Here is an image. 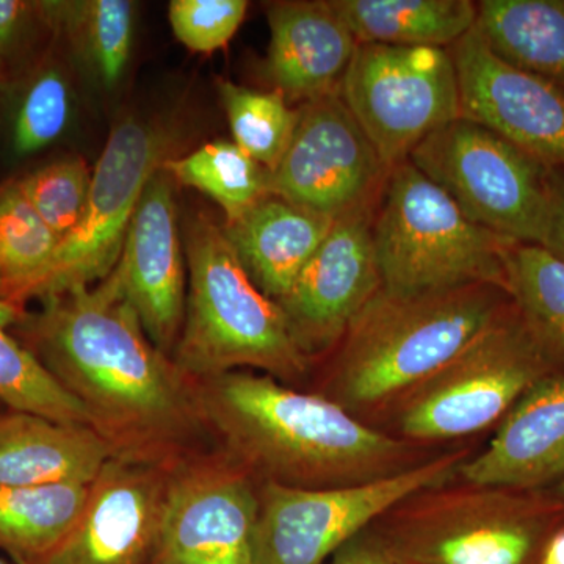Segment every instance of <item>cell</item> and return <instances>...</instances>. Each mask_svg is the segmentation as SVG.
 Returning a JSON list of instances; mask_svg holds the SVG:
<instances>
[{
  "instance_id": "obj_1",
  "label": "cell",
  "mask_w": 564,
  "mask_h": 564,
  "mask_svg": "<svg viewBox=\"0 0 564 564\" xmlns=\"http://www.w3.org/2000/svg\"><path fill=\"white\" fill-rule=\"evenodd\" d=\"M29 336L120 456L176 441L199 415L185 375L144 332L117 267L98 284L44 300Z\"/></svg>"
},
{
  "instance_id": "obj_2",
  "label": "cell",
  "mask_w": 564,
  "mask_h": 564,
  "mask_svg": "<svg viewBox=\"0 0 564 564\" xmlns=\"http://www.w3.org/2000/svg\"><path fill=\"white\" fill-rule=\"evenodd\" d=\"M199 415L261 484L323 489L370 484L436 454L359 421L318 392L252 370L202 380Z\"/></svg>"
},
{
  "instance_id": "obj_3",
  "label": "cell",
  "mask_w": 564,
  "mask_h": 564,
  "mask_svg": "<svg viewBox=\"0 0 564 564\" xmlns=\"http://www.w3.org/2000/svg\"><path fill=\"white\" fill-rule=\"evenodd\" d=\"M513 306L503 289L473 284L413 296L380 291L332 352L325 391L378 429L397 403L454 361Z\"/></svg>"
},
{
  "instance_id": "obj_4",
  "label": "cell",
  "mask_w": 564,
  "mask_h": 564,
  "mask_svg": "<svg viewBox=\"0 0 564 564\" xmlns=\"http://www.w3.org/2000/svg\"><path fill=\"white\" fill-rule=\"evenodd\" d=\"M188 292L173 362L185 377L259 370L300 383L311 361L300 350L280 304L252 282L221 226L207 215L185 225Z\"/></svg>"
},
{
  "instance_id": "obj_5",
  "label": "cell",
  "mask_w": 564,
  "mask_h": 564,
  "mask_svg": "<svg viewBox=\"0 0 564 564\" xmlns=\"http://www.w3.org/2000/svg\"><path fill=\"white\" fill-rule=\"evenodd\" d=\"M564 497L454 480L411 494L367 532L395 564H541Z\"/></svg>"
},
{
  "instance_id": "obj_6",
  "label": "cell",
  "mask_w": 564,
  "mask_h": 564,
  "mask_svg": "<svg viewBox=\"0 0 564 564\" xmlns=\"http://www.w3.org/2000/svg\"><path fill=\"white\" fill-rule=\"evenodd\" d=\"M383 195L372 225L381 291L413 296L491 284L508 293L513 240L475 225L410 161L391 170Z\"/></svg>"
},
{
  "instance_id": "obj_7",
  "label": "cell",
  "mask_w": 564,
  "mask_h": 564,
  "mask_svg": "<svg viewBox=\"0 0 564 564\" xmlns=\"http://www.w3.org/2000/svg\"><path fill=\"white\" fill-rule=\"evenodd\" d=\"M551 373L513 304L454 361L395 404L384 419L391 422L386 433L421 447L466 440L499 425Z\"/></svg>"
},
{
  "instance_id": "obj_8",
  "label": "cell",
  "mask_w": 564,
  "mask_h": 564,
  "mask_svg": "<svg viewBox=\"0 0 564 564\" xmlns=\"http://www.w3.org/2000/svg\"><path fill=\"white\" fill-rule=\"evenodd\" d=\"M410 162L475 225L516 243H545L552 169L510 141L459 118L423 140Z\"/></svg>"
},
{
  "instance_id": "obj_9",
  "label": "cell",
  "mask_w": 564,
  "mask_h": 564,
  "mask_svg": "<svg viewBox=\"0 0 564 564\" xmlns=\"http://www.w3.org/2000/svg\"><path fill=\"white\" fill-rule=\"evenodd\" d=\"M474 447L440 452L404 473L343 488L259 485L256 564H325L411 494L454 480Z\"/></svg>"
},
{
  "instance_id": "obj_10",
  "label": "cell",
  "mask_w": 564,
  "mask_h": 564,
  "mask_svg": "<svg viewBox=\"0 0 564 564\" xmlns=\"http://www.w3.org/2000/svg\"><path fill=\"white\" fill-rule=\"evenodd\" d=\"M339 95L389 170L462 118L454 58L443 47L358 44Z\"/></svg>"
},
{
  "instance_id": "obj_11",
  "label": "cell",
  "mask_w": 564,
  "mask_h": 564,
  "mask_svg": "<svg viewBox=\"0 0 564 564\" xmlns=\"http://www.w3.org/2000/svg\"><path fill=\"white\" fill-rule=\"evenodd\" d=\"M165 140L151 124L126 118L115 126L95 170L80 220L62 237L28 299L50 300L106 280L120 262L129 226Z\"/></svg>"
},
{
  "instance_id": "obj_12",
  "label": "cell",
  "mask_w": 564,
  "mask_h": 564,
  "mask_svg": "<svg viewBox=\"0 0 564 564\" xmlns=\"http://www.w3.org/2000/svg\"><path fill=\"white\" fill-rule=\"evenodd\" d=\"M389 174L337 90L300 107L291 143L270 173V193L339 220L372 212Z\"/></svg>"
},
{
  "instance_id": "obj_13",
  "label": "cell",
  "mask_w": 564,
  "mask_h": 564,
  "mask_svg": "<svg viewBox=\"0 0 564 564\" xmlns=\"http://www.w3.org/2000/svg\"><path fill=\"white\" fill-rule=\"evenodd\" d=\"M259 486L240 464L170 475L152 564H256Z\"/></svg>"
},
{
  "instance_id": "obj_14",
  "label": "cell",
  "mask_w": 564,
  "mask_h": 564,
  "mask_svg": "<svg viewBox=\"0 0 564 564\" xmlns=\"http://www.w3.org/2000/svg\"><path fill=\"white\" fill-rule=\"evenodd\" d=\"M462 118L477 122L549 169H564V91L489 50L477 29L451 46Z\"/></svg>"
},
{
  "instance_id": "obj_15",
  "label": "cell",
  "mask_w": 564,
  "mask_h": 564,
  "mask_svg": "<svg viewBox=\"0 0 564 564\" xmlns=\"http://www.w3.org/2000/svg\"><path fill=\"white\" fill-rule=\"evenodd\" d=\"M372 212L334 221L332 231L278 302L307 359L332 355L348 326L381 291Z\"/></svg>"
},
{
  "instance_id": "obj_16",
  "label": "cell",
  "mask_w": 564,
  "mask_h": 564,
  "mask_svg": "<svg viewBox=\"0 0 564 564\" xmlns=\"http://www.w3.org/2000/svg\"><path fill=\"white\" fill-rule=\"evenodd\" d=\"M169 475L137 456H113L61 544L33 564H147L161 529Z\"/></svg>"
},
{
  "instance_id": "obj_17",
  "label": "cell",
  "mask_w": 564,
  "mask_h": 564,
  "mask_svg": "<svg viewBox=\"0 0 564 564\" xmlns=\"http://www.w3.org/2000/svg\"><path fill=\"white\" fill-rule=\"evenodd\" d=\"M172 176L159 169L141 193L117 270L141 325L166 356L185 315V267Z\"/></svg>"
},
{
  "instance_id": "obj_18",
  "label": "cell",
  "mask_w": 564,
  "mask_h": 564,
  "mask_svg": "<svg viewBox=\"0 0 564 564\" xmlns=\"http://www.w3.org/2000/svg\"><path fill=\"white\" fill-rule=\"evenodd\" d=\"M466 484L552 489L564 478V373L538 381L508 411L484 451L459 466Z\"/></svg>"
},
{
  "instance_id": "obj_19",
  "label": "cell",
  "mask_w": 564,
  "mask_h": 564,
  "mask_svg": "<svg viewBox=\"0 0 564 564\" xmlns=\"http://www.w3.org/2000/svg\"><path fill=\"white\" fill-rule=\"evenodd\" d=\"M267 18V74L274 90L303 104L339 90L358 41L332 2H274Z\"/></svg>"
},
{
  "instance_id": "obj_20",
  "label": "cell",
  "mask_w": 564,
  "mask_h": 564,
  "mask_svg": "<svg viewBox=\"0 0 564 564\" xmlns=\"http://www.w3.org/2000/svg\"><path fill=\"white\" fill-rule=\"evenodd\" d=\"M117 455L90 425L17 411L0 417V486L91 485Z\"/></svg>"
},
{
  "instance_id": "obj_21",
  "label": "cell",
  "mask_w": 564,
  "mask_h": 564,
  "mask_svg": "<svg viewBox=\"0 0 564 564\" xmlns=\"http://www.w3.org/2000/svg\"><path fill=\"white\" fill-rule=\"evenodd\" d=\"M333 218L269 196L223 226L252 282L280 302L326 239Z\"/></svg>"
},
{
  "instance_id": "obj_22",
  "label": "cell",
  "mask_w": 564,
  "mask_h": 564,
  "mask_svg": "<svg viewBox=\"0 0 564 564\" xmlns=\"http://www.w3.org/2000/svg\"><path fill=\"white\" fill-rule=\"evenodd\" d=\"M475 29L502 61L564 91V0H481Z\"/></svg>"
},
{
  "instance_id": "obj_23",
  "label": "cell",
  "mask_w": 564,
  "mask_h": 564,
  "mask_svg": "<svg viewBox=\"0 0 564 564\" xmlns=\"http://www.w3.org/2000/svg\"><path fill=\"white\" fill-rule=\"evenodd\" d=\"M358 44L454 46L477 22L470 0H329Z\"/></svg>"
},
{
  "instance_id": "obj_24",
  "label": "cell",
  "mask_w": 564,
  "mask_h": 564,
  "mask_svg": "<svg viewBox=\"0 0 564 564\" xmlns=\"http://www.w3.org/2000/svg\"><path fill=\"white\" fill-rule=\"evenodd\" d=\"M90 485L0 486V547L24 564L39 562L69 533Z\"/></svg>"
},
{
  "instance_id": "obj_25",
  "label": "cell",
  "mask_w": 564,
  "mask_h": 564,
  "mask_svg": "<svg viewBox=\"0 0 564 564\" xmlns=\"http://www.w3.org/2000/svg\"><path fill=\"white\" fill-rule=\"evenodd\" d=\"M508 295L555 373H564V262L540 245L507 254Z\"/></svg>"
},
{
  "instance_id": "obj_26",
  "label": "cell",
  "mask_w": 564,
  "mask_h": 564,
  "mask_svg": "<svg viewBox=\"0 0 564 564\" xmlns=\"http://www.w3.org/2000/svg\"><path fill=\"white\" fill-rule=\"evenodd\" d=\"M162 169L187 187L214 199L226 221L242 217L270 193V172L231 141H214L181 159H165Z\"/></svg>"
},
{
  "instance_id": "obj_27",
  "label": "cell",
  "mask_w": 564,
  "mask_h": 564,
  "mask_svg": "<svg viewBox=\"0 0 564 564\" xmlns=\"http://www.w3.org/2000/svg\"><path fill=\"white\" fill-rule=\"evenodd\" d=\"M20 318V310L0 299V402L17 413L93 426L84 404L63 388L35 352L11 336L10 325Z\"/></svg>"
},
{
  "instance_id": "obj_28",
  "label": "cell",
  "mask_w": 564,
  "mask_h": 564,
  "mask_svg": "<svg viewBox=\"0 0 564 564\" xmlns=\"http://www.w3.org/2000/svg\"><path fill=\"white\" fill-rule=\"evenodd\" d=\"M58 242L61 237L36 214L18 182L0 184V299L20 310Z\"/></svg>"
},
{
  "instance_id": "obj_29",
  "label": "cell",
  "mask_w": 564,
  "mask_h": 564,
  "mask_svg": "<svg viewBox=\"0 0 564 564\" xmlns=\"http://www.w3.org/2000/svg\"><path fill=\"white\" fill-rule=\"evenodd\" d=\"M44 18L76 35L104 84H118L131 57L133 3L128 0L40 3Z\"/></svg>"
},
{
  "instance_id": "obj_30",
  "label": "cell",
  "mask_w": 564,
  "mask_h": 564,
  "mask_svg": "<svg viewBox=\"0 0 564 564\" xmlns=\"http://www.w3.org/2000/svg\"><path fill=\"white\" fill-rule=\"evenodd\" d=\"M220 96L234 143L270 173L291 143L300 109H291L281 91H258L221 82Z\"/></svg>"
},
{
  "instance_id": "obj_31",
  "label": "cell",
  "mask_w": 564,
  "mask_h": 564,
  "mask_svg": "<svg viewBox=\"0 0 564 564\" xmlns=\"http://www.w3.org/2000/svg\"><path fill=\"white\" fill-rule=\"evenodd\" d=\"M93 170L80 158L62 159L18 180L21 192L43 221L65 237L84 214Z\"/></svg>"
},
{
  "instance_id": "obj_32",
  "label": "cell",
  "mask_w": 564,
  "mask_h": 564,
  "mask_svg": "<svg viewBox=\"0 0 564 564\" xmlns=\"http://www.w3.org/2000/svg\"><path fill=\"white\" fill-rule=\"evenodd\" d=\"M69 88L57 69H44L29 84L13 122V148L29 155L51 147L69 120Z\"/></svg>"
},
{
  "instance_id": "obj_33",
  "label": "cell",
  "mask_w": 564,
  "mask_h": 564,
  "mask_svg": "<svg viewBox=\"0 0 564 564\" xmlns=\"http://www.w3.org/2000/svg\"><path fill=\"white\" fill-rule=\"evenodd\" d=\"M245 0H173L169 20L187 50L212 54L228 46L247 14Z\"/></svg>"
},
{
  "instance_id": "obj_34",
  "label": "cell",
  "mask_w": 564,
  "mask_h": 564,
  "mask_svg": "<svg viewBox=\"0 0 564 564\" xmlns=\"http://www.w3.org/2000/svg\"><path fill=\"white\" fill-rule=\"evenodd\" d=\"M325 564H395L384 554L372 534L364 530L358 536L345 543L334 552Z\"/></svg>"
},
{
  "instance_id": "obj_35",
  "label": "cell",
  "mask_w": 564,
  "mask_h": 564,
  "mask_svg": "<svg viewBox=\"0 0 564 564\" xmlns=\"http://www.w3.org/2000/svg\"><path fill=\"white\" fill-rule=\"evenodd\" d=\"M543 248L564 262V176L554 169L551 172V225Z\"/></svg>"
},
{
  "instance_id": "obj_36",
  "label": "cell",
  "mask_w": 564,
  "mask_h": 564,
  "mask_svg": "<svg viewBox=\"0 0 564 564\" xmlns=\"http://www.w3.org/2000/svg\"><path fill=\"white\" fill-rule=\"evenodd\" d=\"M33 3L21 0H0V57L9 54L20 36L22 25L29 20Z\"/></svg>"
},
{
  "instance_id": "obj_37",
  "label": "cell",
  "mask_w": 564,
  "mask_h": 564,
  "mask_svg": "<svg viewBox=\"0 0 564 564\" xmlns=\"http://www.w3.org/2000/svg\"><path fill=\"white\" fill-rule=\"evenodd\" d=\"M541 564H564V529L552 538Z\"/></svg>"
},
{
  "instance_id": "obj_38",
  "label": "cell",
  "mask_w": 564,
  "mask_h": 564,
  "mask_svg": "<svg viewBox=\"0 0 564 564\" xmlns=\"http://www.w3.org/2000/svg\"><path fill=\"white\" fill-rule=\"evenodd\" d=\"M554 492L558 494V496L564 497V478L563 480H560L558 484L554 486Z\"/></svg>"
},
{
  "instance_id": "obj_39",
  "label": "cell",
  "mask_w": 564,
  "mask_h": 564,
  "mask_svg": "<svg viewBox=\"0 0 564 564\" xmlns=\"http://www.w3.org/2000/svg\"><path fill=\"white\" fill-rule=\"evenodd\" d=\"M0 564H6V563H3L2 560H0Z\"/></svg>"
}]
</instances>
